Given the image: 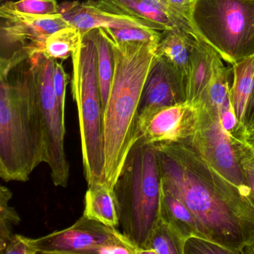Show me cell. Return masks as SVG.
Masks as SVG:
<instances>
[{
  "label": "cell",
  "mask_w": 254,
  "mask_h": 254,
  "mask_svg": "<svg viewBox=\"0 0 254 254\" xmlns=\"http://www.w3.org/2000/svg\"><path fill=\"white\" fill-rule=\"evenodd\" d=\"M154 147L162 190L190 209L205 239L231 254H243L254 241V205L248 193L205 161L189 139Z\"/></svg>",
  "instance_id": "6da1fadb"
},
{
  "label": "cell",
  "mask_w": 254,
  "mask_h": 254,
  "mask_svg": "<svg viewBox=\"0 0 254 254\" xmlns=\"http://www.w3.org/2000/svg\"><path fill=\"white\" fill-rule=\"evenodd\" d=\"M34 54L21 48L0 64V178L5 182H26L45 163Z\"/></svg>",
  "instance_id": "7a4b0ae2"
},
{
  "label": "cell",
  "mask_w": 254,
  "mask_h": 254,
  "mask_svg": "<svg viewBox=\"0 0 254 254\" xmlns=\"http://www.w3.org/2000/svg\"><path fill=\"white\" fill-rule=\"evenodd\" d=\"M109 41L115 64L103 114L105 183L114 189L126 158L136 142L142 93L157 57L158 44H117Z\"/></svg>",
  "instance_id": "3957f363"
},
{
  "label": "cell",
  "mask_w": 254,
  "mask_h": 254,
  "mask_svg": "<svg viewBox=\"0 0 254 254\" xmlns=\"http://www.w3.org/2000/svg\"><path fill=\"white\" fill-rule=\"evenodd\" d=\"M122 232L145 246L160 212L161 179L157 149L137 140L114 187Z\"/></svg>",
  "instance_id": "277c9868"
},
{
  "label": "cell",
  "mask_w": 254,
  "mask_h": 254,
  "mask_svg": "<svg viewBox=\"0 0 254 254\" xmlns=\"http://www.w3.org/2000/svg\"><path fill=\"white\" fill-rule=\"evenodd\" d=\"M72 93L78 108L84 177L88 185L105 183V139L97 50L90 32L72 55Z\"/></svg>",
  "instance_id": "5b68a950"
},
{
  "label": "cell",
  "mask_w": 254,
  "mask_h": 254,
  "mask_svg": "<svg viewBox=\"0 0 254 254\" xmlns=\"http://www.w3.org/2000/svg\"><path fill=\"white\" fill-rule=\"evenodd\" d=\"M190 21L227 63L254 55V0H193Z\"/></svg>",
  "instance_id": "8992f818"
},
{
  "label": "cell",
  "mask_w": 254,
  "mask_h": 254,
  "mask_svg": "<svg viewBox=\"0 0 254 254\" xmlns=\"http://www.w3.org/2000/svg\"><path fill=\"white\" fill-rule=\"evenodd\" d=\"M38 86V103L45 137V163L51 171L56 187L66 188L69 177V163L64 148L66 126L58 105L53 87L55 60L43 52L34 54Z\"/></svg>",
  "instance_id": "52a82bcc"
},
{
  "label": "cell",
  "mask_w": 254,
  "mask_h": 254,
  "mask_svg": "<svg viewBox=\"0 0 254 254\" xmlns=\"http://www.w3.org/2000/svg\"><path fill=\"white\" fill-rule=\"evenodd\" d=\"M198 118L189 139L197 154L224 178L248 193L238 155L236 138L221 126L219 113L204 102L196 105Z\"/></svg>",
  "instance_id": "ba28073f"
},
{
  "label": "cell",
  "mask_w": 254,
  "mask_h": 254,
  "mask_svg": "<svg viewBox=\"0 0 254 254\" xmlns=\"http://www.w3.org/2000/svg\"><path fill=\"white\" fill-rule=\"evenodd\" d=\"M198 118V108L185 102L139 113L136 141L148 145L174 143L190 139Z\"/></svg>",
  "instance_id": "9c48e42d"
},
{
  "label": "cell",
  "mask_w": 254,
  "mask_h": 254,
  "mask_svg": "<svg viewBox=\"0 0 254 254\" xmlns=\"http://www.w3.org/2000/svg\"><path fill=\"white\" fill-rule=\"evenodd\" d=\"M60 14L83 35L96 29L134 27L159 31L152 23L127 14L108 0L64 2L60 5Z\"/></svg>",
  "instance_id": "30bf717a"
},
{
  "label": "cell",
  "mask_w": 254,
  "mask_h": 254,
  "mask_svg": "<svg viewBox=\"0 0 254 254\" xmlns=\"http://www.w3.org/2000/svg\"><path fill=\"white\" fill-rule=\"evenodd\" d=\"M114 228L82 215L64 230L34 239L38 254H97Z\"/></svg>",
  "instance_id": "8fae6325"
},
{
  "label": "cell",
  "mask_w": 254,
  "mask_h": 254,
  "mask_svg": "<svg viewBox=\"0 0 254 254\" xmlns=\"http://www.w3.org/2000/svg\"><path fill=\"white\" fill-rule=\"evenodd\" d=\"M2 19L0 37L2 47L21 45L44 53L47 38L56 31L70 26L61 14L32 16L0 11Z\"/></svg>",
  "instance_id": "7c38bea8"
},
{
  "label": "cell",
  "mask_w": 254,
  "mask_h": 254,
  "mask_svg": "<svg viewBox=\"0 0 254 254\" xmlns=\"http://www.w3.org/2000/svg\"><path fill=\"white\" fill-rule=\"evenodd\" d=\"M185 102V75L165 58L157 55L145 82L139 113Z\"/></svg>",
  "instance_id": "4fadbf2b"
},
{
  "label": "cell",
  "mask_w": 254,
  "mask_h": 254,
  "mask_svg": "<svg viewBox=\"0 0 254 254\" xmlns=\"http://www.w3.org/2000/svg\"><path fill=\"white\" fill-rule=\"evenodd\" d=\"M127 14L143 19L159 31L180 29L201 41L187 19L169 8L161 0H108Z\"/></svg>",
  "instance_id": "5bb4252c"
},
{
  "label": "cell",
  "mask_w": 254,
  "mask_h": 254,
  "mask_svg": "<svg viewBox=\"0 0 254 254\" xmlns=\"http://www.w3.org/2000/svg\"><path fill=\"white\" fill-rule=\"evenodd\" d=\"M223 64L219 55L206 43L195 40L187 75V102L195 105Z\"/></svg>",
  "instance_id": "9a60e30c"
},
{
  "label": "cell",
  "mask_w": 254,
  "mask_h": 254,
  "mask_svg": "<svg viewBox=\"0 0 254 254\" xmlns=\"http://www.w3.org/2000/svg\"><path fill=\"white\" fill-rule=\"evenodd\" d=\"M83 215L110 227H120L117 199L114 189L105 183L88 185L84 197Z\"/></svg>",
  "instance_id": "2e32d148"
},
{
  "label": "cell",
  "mask_w": 254,
  "mask_h": 254,
  "mask_svg": "<svg viewBox=\"0 0 254 254\" xmlns=\"http://www.w3.org/2000/svg\"><path fill=\"white\" fill-rule=\"evenodd\" d=\"M159 217L184 240L194 236L204 238L192 212L179 199L162 190Z\"/></svg>",
  "instance_id": "e0dca14e"
},
{
  "label": "cell",
  "mask_w": 254,
  "mask_h": 254,
  "mask_svg": "<svg viewBox=\"0 0 254 254\" xmlns=\"http://www.w3.org/2000/svg\"><path fill=\"white\" fill-rule=\"evenodd\" d=\"M233 66V83L230 99L241 126L245 128V119L254 86V55Z\"/></svg>",
  "instance_id": "ac0fdd59"
},
{
  "label": "cell",
  "mask_w": 254,
  "mask_h": 254,
  "mask_svg": "<svg viewBox=\"0 0 254 254\" xmlns=\"http://www.w3.org/2000/svg\"><path fill=\"white\" fill-rule=\"evenodd\" d=\"M195 40L180 29L164 31L157 45V55L169 61L187 79L191 49Z\"/></svg>",
  "instance_id": "d6986e66"
},
{
  "label": "cell",
  "mask_w": 254,
  "mask_h": 254,
  "mask_svg": "<svg viewBox=\"0 0 254 254\" xmlns=\"http://www.w3.org/2000/svg\"><path fill=\"white\" fill-rule=\"evenodd\" d=\"M186 241L158 217L140 254H184Z\"/></svg>",
  "instance_id": "ffe728a7"
},
{
  "label": "cell",
  "mask_w": 254,
  "mask_h": 254,
  "mask_svg": "<svg viewBox=\"0 0 254 254\" xmlns=\"http://www.w3.org/2000/svg\"><path fill=\"white\" fill-rule=\"evenodd\" d=\"M97 50L98 76L103 110L106 106L114 72V56L112 46L102 29L90 31Z\"/></svg>",
  "instance_id": "44dd1931"
},
{
  "label": "cell",
  "mask_w": 254,
  "mask_h": 254,
  "mask_svg": "<svg viewBox=\"0 0 254 254\" xmlns=\"http://www.w3.org/2000/svg\"><path fill=\"white\" fill-rule=\"evenodd\" d=\"M83 35L73 26H67L56 31L46 41L44 53L53 60L69 59L76 50Z\"/></svg>",
  "instance_id": "7402d4cb"
},
{
  "label": "cell",
  "mask_w": 254,
  "mask_h": 254,
  "mask_svg": "<svg viewBox=\"0 0 254 254\" xmlns=\"http://www.w3.org/2000/svg\"><path fill=\"white\" fill-rule=\"evenodd\" d=\"M233 69L221 65L215 72L209 87L196 105L200 102L207 104L218 113L232 105L230 99V76Z\"/></svg>",
  "instance_id": "603a6c76"
},
{
  "label": "cell",
  "mask_w": 254,
  "mask_h": 254,
  "mask_svg": "<svg viewBox=\"0 0 254 254\" xmlns=\"http://www.w3.org/2000/svg\"><path fill=\"white\" fill-rule=\"evenodd\" d=\"M12 193L5 186L0 187V253L2 254L13 236V228L20 222L18 212L10 205Z\"/></svg>",
  "instance_id": "cb8c5ba5"
},
{
  "label": "cell",
  "mask_w": 254,
  "mask_h": 254,
  "mask_svg": "<svg viewBox=\"0 0 254 254\" xmlns=\"http://www.w3.org/2000/svg\"><path fill=\"white\" fill-rule=\"evenodd\" d=\"M0 11L32 16H52L60 14L56 0H18L2 4Z\"/></svg>",
  "instance_id": "d4e9b609"
},
{
  "label": "cell",
  "mask_w": 254,
  "mask_h": 254,
  "mask_svg": "<svg viewBox=\"0 0 254 254\" xmlns=\"http://www.w3.org/2000/svg\"><path fill=\"white\" fill-rule=\"evenodd\" d=\"M102 29L108 38L117 44H135V43L158 44L162 37V32L153 29L130 27Z\"/></svg>",
  "instance_id": "484cf974"
},
{
  "label": "cell",
  "mask_w": 254,
  "mask_h": 254,
  "mask_svg": "<svg viewBox=\"0 0 254 254\" xmlns=\"http://www.w3.org/2000/svg\"><path fill=\"white\" fill-rule=\"evenodd\" d=\"M236 142L245 186L254 205V151L243 137L236 138Z\"/></svg>",
  "instance_id": "4316f807"
},
{
  "label": "cell",
  "mask_w": 254,
  "mask_h": 254,
  "mask_svg": "<svg viewBox=\"0 0 254 254\" xmlns=\"http://www.w3.org/2000/svg\"><path fill=\"white\" fill-rule=\"evenodd\" d=\"M139 254V248L117 228L99 247L97 254Z\"/></svg>",
  "instance_id": "83f0119b"
},
{
  "label": "cell",
  "mask_w": 254,
  "mask_h": 254,
  "mask_svg": "<svg viewBox=\"0 0 254 254\" xmlns=\"http://www.w3.org/2000/svg\"><path fill=\"white\" fill-rule=\"evenodd\" d=\"M231 254L230 251L205 238H190L186 241L184 254Z\"/></svg>",
  "instance_id": "f1b7e54d"
},
{
  "label": "cell",
  "mask_w": 254,
  "mask_h": 254,
  "mask_svg": "<svg viewBox=\"0 0 254 254\" xmlns=\"http://www.w3.org/2000/svg\"><path fill=\"white\" fill-rule=\"evenodd\" d=\"M69 80V75L65 72L62 64L55 60L53 68V87L59 109L64 117H65L66 87Z\"/></svg>",
  "instance_id": "f546056e"
},
{
  "label": "cell",
  "mask_w": 254,
  "mask_h": 254,
  "mask_svg": "<svg viewBox=\"0 0 254 254\" xmlns=\"http://www.w3.org/2000/svg\"><path fill=\"white\" fill-rule=\"evenodd\" d=\"M35 239L13 234L2 254H38Z\"/></svg>",
  "instance_id": "4dcf8cb0"
},
{
  "label": "cell",
  "mask_w": 254,
  "mask_h": 254,
  "mask_svg": "<svg viewBox=\"0 0 254 254\" xmlns=\"http://www.w3.org/2000/svg\"><path fill=\"white\" fill-rule=\"evenodd\" d=\"M161 1H163L169 8L190 21L193 0H161Z\"/></svg>",
  "instance_id": "1f68e13d"
},
{
  "label": "cell",
  "mask_w": 254,
  "mask_h": 254,
  "mask_svg": "<svg viewBox=\"0 0 254 254\" xmlns=\"http://www.w3.org/2000/svg\"><path fill=\"white\" fill-rule=\"evenodd\" d=\"M254 123V86L245 119V128Z\"/></svg>",
  "instance_id": "d6a6232c"
},
{
  "label": "cell",
  "mask_w": 254,
  "mask_h": 254,
  "mask_svg": "<svg viewBox=\"0 0 254 254\" xmlns=\"http://www.w3.org/2000/svg\"><path fill=\"white\" fill-rule=\"evenodd\" d=\"M254 136V123L245 129V132H244V138H245V136Z\"/></svg>",
  "instance_id": "836d02e7"
},
{
  "label": "cell",
  "mask_w": 254,
  "mask_h": 254,
  "mask_svg": "<svg viewBox=\"0 0 254 254\" xmlns=\"http://www.w3.org/2000/svg\"><path fill=\"white\" fill-rule=\"evenodd\" d=\"M243 254H254V241L244 249Z\"/></svg>",
  "instance_id": "e575fe53"
},
{
  "label": "cell",
  "mask_w": 254,
  "mask_h": 254,
  "mask_svg": "<svg viewBox=\"0 0 254 254\" xmlns=\"http://www.w3.org/2000/svg\"><path fill=\"white\" fill-rule=\"evenodd\" d=\"M245 140L254 151V136H245Z\"/></svg>",
  "instance_id": "d590c367"
}]
</instances>
